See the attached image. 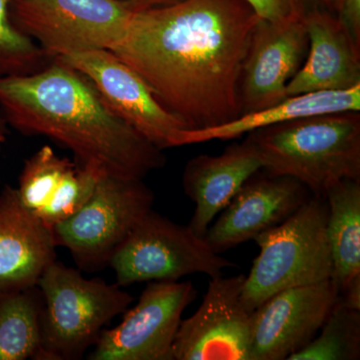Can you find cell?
<instances>
[{"label":"cell","mask_w":360,"mask_h":360,"mask_svg":"<svg viewBox=\"0 0 360 360\" xmlns=\"http://www.w3.org/2000/svg\"><path fill=\"white\" fill-rule=\"evenodd\" d=\"M260 20L246 0H184L132 13L111 51L189 129H208L241 115V71Z\"/></svg>","instance_id":"obj_1"},{"label":"cell","mask_w":360,"mask_h":360,"mask_svg":"<svg viewBox=\"0 0 360 360\" xmlns=\"http://www.w3.org/2000/svg\"><path fill=\"white\" fill-rule=\"evenodd\" d=\"M0 108L14 129L49 137L104 174L143 179L167 162L162 149L115 115L89 78L58 59L32 75L0 77Z\"/></svg>","instance_id":"obj_2"},{"label":"cell","mask_w":360,"mask_h":360,"mask_svg":"<svg viewBox=\"0 0 360 360\" xmlns=\"http://www.w3.org/2000/svg\"><path fill=\"white\" fill-rule=\"evenodd\" d=\"M248 137L264 174L298 180L317 198L341 180L360 179L359 111L297 118Z\"/></svg>","instance_id":"obj_3"},{"label":"cell","mask_w":360,"mask_h":360,"mask_svg":"<svg viewBox=\"0 0 360 360\" xmlns=\"http://www.w3.org/2000/svg\"><path fill=\"white\" fill-rule=\"evenodd\" d=\"M37 286L42 298L39 360L82 359L104 326L134 302L118 284L85 278L58 260Z\"/></svg>","instance_id":"obj_4"},{"label":"cell","mask_w":360,"mask_h":360,"mask_svg":"<svg viewBox=\"0 0 360 360\" xmlns=\"http://www.w3.org/2000/svg\"><path fill=\"white\" fill-rule=\"evenodd\" d=\"M326 198L311 196L283 224L253 239L259 255L245 276L241 300L253 311L279 291L333 278Z\"/></svg>","instance_id":"obj_5"},{"label":"cell","mask_w":360,"mask_h":360,"mask_svg":"<svg viewBox=\"0 0 360 360\" xmlns=\"http://www.w3.org/2000/svg\"><path fill=\"white\" fill-rule=\"evenodd\" d=\"M153 202L155 194L143 179L101 174L84 205L52 227L56 246L70 250L80 269H101Z\"/></svg>","instance_id":"obj_6"},{"label":"cell","mask_w":360,"mask_h":360,"mask_svg":"<svg viewBox=\"0 0 360 360\" xmlns=\"http://www.w3.org/2000/svg\"><path fill=\"white\" fill-rule=\"evenodd\" d=\"M108 265L116 284L179 281L203 274L214 278L238 266L214 252L205 238L188 226L175 224L153 210L142 217L111 257Z\"/></svg>","instance_id":"obj_7"},{"label":"cell","mask_w":360,"mask_h":360,"mask_svg":"<svg viewBox=\"0 0 360 360\" xmlns=\"http://www.w3.org/2000/svg\"><path fill=\"white\" fill-rule=\"evenodd\" d=\"M132 11L117 0H13V25L53 60L94 49L113 51Z\"/></svg>","instance_id":"obj_8"},{"label":"cell","mask_w":360,"mask_h":360,"mask_svg":"<svg viewBox=\"0 0 360 360\" xmlns=\"http://www.w3.org/2000/svg\"><path fill=\"white\" fill-rule=\"evenodd\" d=\"M191 281H149L122 321L103 329L90 360H174V342L182 314L195 300Z\"/></svg>","instance_id":"obj_9"},{"label":"cell","mask_w":360,"mask_h":360,"mask_svg":"<svg viewBox=\"0 0 360 360\" xmlns=\"http://www.w3.org/2000/svg\"><path fill=\"white\" fill-rule=\"evenodd\" d=\"M54 59L89 78L111 111L158 148H177L180 134L191 129L112 51L94 49Z\"/></svg>","instance_id":"obj_10"},{"label":"cell","mask_w":360,"mask_h":360,"mask_svg":"<svg viewBox=\"0 0 360 360\" xmlns=\"http://www.w3.org/2000/svg\"><path fill=\"white\" fill-rule=\"evenodd\" d=\"M245 274L212 278L200 307L180 321L174 360H250L252 311L243 300Z\"/></svg>","instance_id":"obj_11"},{"label":"cell","mask_w":360,"mask_h":360,"mask_svg":"<svg viewBox=\"0 0 360 360\" xmlns=\"http://www.w3.org/2000/svg\"><path fill=\"white\" fill-rule=\"evenodd\" d=\"M340 298L333 278L270 296L252 311L250 360H288L302 352Z\"/></svg>","instance_id":"obj_12"},{"label":"cell","mask_w":360,"mask_h":360,"mask_svg":"<svg viewBox=\"0 0 360 360\" xmlns=\"http://www.w3.org/2000/svg\"><path fill=\"white\" fill-rule=\"evenodd\" d=\"M304 14L292 13L279 20L258 23L241 71V115L269 108L288 97L286 86L309 52Z\"/></svg>","instance_id":"obj_13"},{"label":"cell","mask_w":360,"mask_h":360,"mask_svg":"<svg viewBox=\"0 0 360 360\" xmlns=\"http://www.w3.org/2000/svg\"><path fill=\"white\" fill-rule=\"evenodd\" d=\"M311 196L298 180L271 176L259 170L246 180L203 238L214 252L221 255L283 224Z\"/></svg>","instance_id":"obj_14"},{"label":"cell","mask_w":360,"mask_h":360,"mask_svg":"<svg viewBox=\"0 0 360 360\" xmlns=\"http://www.w3.org/2000/svg\"><path fill=\"white\" fill-rule=\"evenodd\" d=\"M103 174L44 146L25 161L16 191L26 210L52 229L84 205Z\"/></svg>","instance_id":"obj_15"},{"label":"cell","mask_w":360,"mask_h":360,"mask_svg":"<svg viewBox=\"0 0 360 360\" xmlns=\"http://www.w3.org/2000/svg\"><path fill=\"white\" fill-rule=\"evenodd\" d=\"M52 229L26 210L14 187L0 193V293L34 288L56 260Z\"/></svg>","instance_id":"obj_16"},{"label":"cell","mask_w":360,"mask_h":360,"mask_svg":"<svg viewBox=\"0 0 360 360\" xmlns=\"http://www.w3.org/2000/svg\"><path fill=\"white\" fill-rule=\"evenodd\" d=\"M304 22L309 52L286 86V96L310 92L341 91L360 84V47L336 15L321 6L307 9Z\"/></svg>","instance_id":"obj_17"},{"label":"cell","mask_w":360,"mask_h":360,"mask_svg":"<svg viewBox=\"0 0 360 360\" xmlns=\"http://www.w3.org/2000/svg\"><path fill=\"white\" fill-rule=\"evenodd\" d=\"M262 169L259 155L248 137L229 146L221 155L191 158L182 175L184 193L195 205L188 226L203 238L246 180Z\"/></svg>","instance_id":"obj_18"},{"label":"cell","mask_w":360,"mask_h":360,"mask_svg":"<svg viewBox=\"0 0 360 360\" xmlns=\"http://www.w3.org/2000/svg\"><path fill=\"white\" fill-rule=\"evenodd\" d=\"M345 111H360V84L341 91L310 92L288 96L281 103L241 115L224 124L186 130L180 134L179 146L210 141H231L255 130L297 118Z\"/></svg>","instance_id":"obj_19"},{"label":"cell","mask_w":360,"mask_h":360,"mask_svg":"<svg viewBox=\"0 0 360 360\" xmlns=\"http://www.w3.org/2000/svg\"><path fill=\"white\" fill-rule=\"evenodd\" d=\"M328 236L333 279L340 302L360 310V179H343L329 188Z\"/></svg>","instance_id":"obj_20"},{"label":"cell","mask_w":360,"mask_h":360,"mask_svg":"<svg viewBox=\"0 0 360 360\" xmlns=\"http://www.w3.org/2000/svg\"><path fill=\"white\" fill-rule=\"evenodd\" d=\"M41 307L37 286L0 293V360H39Z\"/></svg>","instance_id":"obj_21"},{"label":"cell","mask_w":360,"mask_h":360,"mask_svg":"<svg viewBox=\"0 0 360 360\" xmlns=\"http://www.w3.org/2000/svg\"><path fill=\"white\" fill-rule=\"evenodd\" d=\"M360 359V310L338 300L328 319L302 352L288 360Z\"/></svg>","instance_id":"obj_22"},{"label":"cell","mask_w":360,"mask_h":360,"mask_svg":"<svg viewBox=\"0 0 360 360\" xmlns=\"http://www.w3.org/2000/svg\"><path fill=\"white\" fill-rule=\"evenodd\" d=\"M13 0H0V77L37 72L52 59L30 37L13 25Z\"/></svg>","instance_id":"obj_23"},{"label":"cell","mask_w":360,"mask_h":360,"mask_svg":"<svg viewBox=\"0 0 360 360\" xmlns=\"http://www.w3.org/2000/svg\"><path fill=\"white\" fill-rule=\"evenodd\" d=\"M335 15L354 44L360 47V0H340Z\"/></svg>","instance_id":"obj_24"},{"label":"cell","mask_w":360,"mask_h":360,"mask_svg":"<svg viewBox=\"0 0 360 360\" xmlns=\"http://www.w3.org/2000/svg\"><path fill=\"white\" fill-rule=\"evenodd\" d=\"M246 1L253 7L262 20H279L293 13L290 0H246Z\"/></svg>","instance_id":"obj_25"},{"label":"cell","mask_w":360,"mask_h":360,"mask_svg":"<svg viewBox=\"0 0 360 360\" xmlns=\"http://www.w3.org/2000/svg\"><path fill=\"white\" fill-rule=\"evenodd\" d=\"M122 2L123 6L127 7L132 13L149 11V9L162 8L175 6L184 0H117Z\"/></svg>","instance_id":"obj_26"},{"label":"cell","mask_w":360,"mask_h":360,"mask_svg":"<svg viewBox=\"0 0 360 360\" xmlns=\"http://www.w3.org/2000/svg\"><path fill=\"white\" fill-rule=\"evenodd\" d=\"M293 13L304 14L314 6H321L319 0H290Z\"/></svg>","instance_id":"obj_27"},{"label":"cell","mask_w":360,"mask_h":360,"mask_svg":"<svg viewBox=\"0 0 360 360\" xmlns=\"http://www.w3.org/2000/svg\"><path fill=\"white\" fill-rule=\"evenodd\" d=\"M322 6L328 8L331 13L335 14L338 11V6H340V0H319Z\"/></svg>","instance_id":"obj_28"},{"label":"cell","mask_w":360,"mask_h":360,"mask_svg":"<svg viewBox=\"0 0 360 360\" xmlns=\"http://www.w3.org/2000/svg\"><path fill=\"white\" fill-rule=\"evenodd\" d=\"M4 141H6V123H4V117L0 118V150H1Z\"/></svg>","instance_id":"obj_29"},{"label":"cell","mask_w":360,"mask_h":360,"mask_svg":"<svg viewBox=\"0 0 360 360\" xmlns=\"http://www.w3.org/2000/svg\"><path fill=\"white\" fill-rule=\"evenodd\" d=\"M0 118H4V116L1 115V113H0Z\"/></svg>","instance_id":"obj_30"}]
</instances>
